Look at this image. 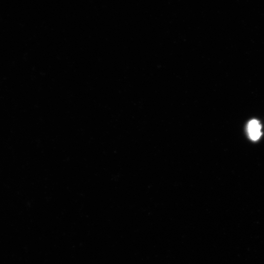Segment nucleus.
<instances>
[{
  "mask_svg": "<svg viewBox=\"0 0 264 264\" xmlns=\"http://www.w3.org/2000/svg\"><path fill=\"white\" fill-rule=\"evenodd\" d=\"M248 131L251 139L256 140L261 135V126L256 120H252L249 122L248 125Z\"/></svg>",
  "mask_w": 264,
  "mask_h": 264,
  "instance_id": "nucleus-1",
  "label": "nucleus"
}]
</instances>
